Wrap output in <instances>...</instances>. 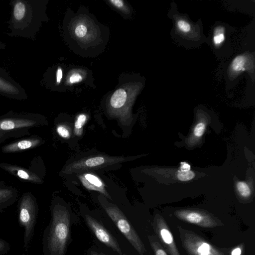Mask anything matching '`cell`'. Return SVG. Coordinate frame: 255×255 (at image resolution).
Returning a JSON list of instances; mask_svg holds the SVG:
<instances>
[{"instance_id": "cell-1", "label": "cell", "mask_w": 255, "mask_h": 255, "mask_svg": "<svg viewBox=\"0 0 255 255\" xmlns=\"http://www.w3.org/2000/svg\"><path fill=\"white\" fill-rule=\"evenodd\" d=\"M50 211V221L43 233V255H66L77 219L67 205L57 201L52 203Z\"/></svg>"}, {"instance_id": "cell-2", "label": "cell", "mask_w": 255, "mask_h": 255, "mask_svg": "<svg viewBox=\"0 0 255 255\" xmlns=\"http://www.w3.org/2000/svg\"><path fill=\"white\" fill-rule=\"evenodd\" d=\"M10 16L7 23L10 37L34 40L44 20V4L40 0H11Z\"/></svg>"}, {"instance_id": "cell-3", "label": "cell", "mask_w": 255, "mask_h": 255, "mask_svg": "<svg viewBox=\"0 0 255 255\" xmlns=\"http://www.w3.org/2000/svg\"><path fill=\"white\" fill-rule=\"evenodd\" d=\"M47 124L45 118L34 113H18L10 110L0 116V132L10 138L30 135V129Z\"/></svg>"}, {"instance_id": "cell-4", "label": "cell", "mask_w": 255, "mask_h": 255, "mask_svg": "<svg viewBox=\"0 0 255 255\" xmlns=\"http://www.w3.org/2000/svg\"><path fill=\"white\" fill-rule=\"evenodd\" d=\"M18 222L24 229L23 248L27 251L33 238L39 208L37 200L30 192L22 194L18 204Z\"/></svg>"}, {"instance_id": "cell-5", "label": "cell", "mask_w": 255, "mask_h": 255, "mask_svg": "<svg viewBox=\"0 0 255 255\" xmlns=\"http://www.w3.org/2000/svg\"><path fill=\"white\" fill-rule=\"evenodd\" d=\"M100 203L122 234L140 255L145 253L144 246L135 230L124 213L115 204L100 200Z\"/></svg>"}, {"instance_id": "cell-6", "label": "cell", "mask_w": 255, "mask_h": 255, "mask_svg": "<svg viewBox=\"0 0 255 255\" xmlns=\"http://www.w3.org/2000/svg\"><path fill=\"white\" fill-rule=\"evenodd\" d=\"M85 224L96 239L110 249L116 255H127L117 239L103 221L90 211L81 214Z\"/></svg>"}, {"instance_id": "cell-7", "label": "cell", "mask_w": 255, "mask_h": 255, "mask_svg": "<svg viewBox=\"0 0 255 255\" xmlns=\"http://www.w3.org/2000/svg\"><path fill=\"white\" fill-rule=\"evenodd\" d=\"M171 18L173 19L174 33L180 40H184L187 44H199L206 40L202 34L199 24H195L186 16L172 11Z\"/></svg>"}, {"instance_id": "cell-8", "label": "cell", "mask_w": 255, "mask_h": 255, "mask_svg": "<svg viewBox=\"0 0 255 255\" xmlns=\"http://www.w3.org/2000/svg\"><path fill=\"white\" fill-rule=\"evenodd\" d=\"M124 157H113L106 155H93L74 161L63 169L61 174H71L87 170H94L126 160Z\"/></svg>"}, {"instance_id": "cell-9", "label": "cell", "mask_w": 255, "mask_h": 255, "mask_svg": "<svg viewBox=\"0 0 255 255\" xmlns=\"http://www.w3.org/2000/svg\"><path fill=\"white\" fill-rule=\"evenodd\" d=\"M255 55L254 53L245 52L235 56L227 68V78L229 80H236L244 72L248 73L254 81Z\"/></svg>"}, {"instance_id": "cell-10", "label": "cell", "mask_w": 255, "mask_h": 255, "mask_svg": "<svg viewBox=\"0 0 255 255\" xmlns=\"http://www.w3.org/2000/svg\"><path fill=\"white\" fill-rule=\"evenodd\" d=\"M0 95L17 100H25L28 95L24 88L12 79L5 69L0 68Z\"/></svg>"}, {"instance_id": "cell-11", "label": "cell", "mask_w": 255, "mask_h": 255, "mask_svg": "<svg viewBox=\"0 0 255 255\" xmlns=\"http://www.w3.org/2000/svg\"><path fill=\"white\" fill-rule=\"evenodd\" d=\"M0 168L21 181L38 184L43 183L42 178L30 169L5 162H0Z\"/></svg>"}, {"instance_id": "cell-12", "label": "cell", "mask_w": 255, "mask_h": 255, "mask_svg": "<svg viewBox=\"0 0 255 255\" xmlns=\"http://www.w3.org/2000/svg\"><path fill=\"white\" fill-rule=\"evenodd\" d=\"M44 142L43 139L37 135H32L6 144L1 147L4 153H13L36 148Z\"/></svg>"}, {"instance_id": "cell-13", "label": "cell", "mask_w": 255, "mask_h": 255, "mask_svg": "<svg viewBox=\"0 0 255 255\" xmlns=\"http://www.w3.org/2000/svg\"><path fill=\"white\" fill-rule=\"evenodd\" d=\"M212 48L215 52L219 50L227 44L228 29L227 25L223 23L217 24L213 27L209 40Z\"/></svg>"}, {"instance_id": "cell-14", "label": "cell", "mask_w": 255, "mask_h": 255, "mask_svg": "<svg viewBox=\"0 0 255 255\" xmlns=\"http://www.w3.org/2000/svg\"><path fill=\"white\" fill-rule=\"evenodd\" d=\"M19 196L18 190L12 186L0 187V213L13 205Z\"/></svg>"}, {"instance_id": "cell-15", "label": "cell", "mask_w": 255, "mask_h": 255, "mask_svg": "<svg viewBox=\"0 0 255 255\" xmlns=\"http://www.w3.org/2000/svg\"><path fill=\"white\" fill-rule=\"evenodd\" d=\"M81 182L87 188L99 191L108 198L111 199L105 189V185L97 176L91 173H86L80 176Z\"/></svg>"}, {"instance_id": "cell-16", "label": "cell", "mask_w": 255, "mask_h": 255, "mask_svg": "<svg viewBox=\"0 0 255 255\" xmlns=\"http://www.w3.org/2000/svg\"><path fill=\"white\" fill-rule=\"evenodd\" d=\"M176 216L188 222L204 227L212 226L211 220H207V217L202 214L194 211H180L176 213Z\"/></svg>"}, {"instance_id": "cell-17", "label": "cell", "mask_w": 255, "mask_h": 255, "mask_svg": "<svg viewBox=\"0 0 255 255\" xmlns=\"http://www.w3.org/2000/svg\"><path fill=\"white\" fill-rule=\"evenodd\" d=\"M127 98L126 91L123 89H119L114 92L111 98V106L114 109H120L125 105Z\"/></svg>"}, {"instance_id": "cell-18", "label": "cell", "mask_w": 255, "mask_h": 255, "mask_svg": "<svg viewBox=\"0 0 255 255\" xmlns=\"http://www.w3.org/2000/svg\"><path fill=\"white\" fill-rule=\"evenodd\" d=\"M211 246L206 243H202L196 250V254L198 255H219L215 254Z\"/></svg>"}, {"instance_id": "cell-19", "label": "cell", "mask_w": 255, "mask_h": 255, "mask_svg": "<svg viewBox=\"0 0 255 255\" xmlns=\"http://www.w3.org/2000/svg\"><path fill=\"white\" fill-rule=\"evenodd\" d=\"M86 120L87 117L85 114H80L78 116L75 123L74 132L76 135L80 136L82 134L83 127Z\"/></svg>"}, {"instance_id": "cell-20", "label": "cell", "mask_w": 255, "mask_h": 255, "mask_svg": "<svg viewBox=\"0 0 255 255\" xmlns=\"http://www.w3.org/2000/svg\"><path fill=\"white\" fill-rule=\"evenodd\" d=\"M237 189L240 194L244 197H248L251 193L249 185L245 182L239 181L236 185Z\"/></svg>"}, {"instance_id": "cell-21", "label": "cell", "mask_w": 255, "mask_h": 255, "mask_svg": "<svg viewBox=\"0 0 255 255\" xmlns=\"http://www.w3.org/2000/svg\"><path fill=\"white\" fill-rule=\"evenodd\" d=\"M195 173L191 170H179L177 176L178 179L181 181H188L192 180L195 177Z\"/></svg>"}, {"instance_id": "cell-22", "label": "cell", "mask_w": 255, "mask_h": 255, "mask_svg": "<svg viewBox=\"0 0 255 255\" xmlns=\"http://www.w3.org/2000/svg\"><path fill=\"white\" fill-rule=\"evenodd\" d=\"M160 235L163 242L167 245L173 244V239L170 232L166 228L160 229Z\"/></svg>"}, {"instance_id": "cell-23", "label": "cell", "mask_w": 255, "mask_h": 255, "mask_svg": "<svg viewBox=\"0 0 255 255\" xmlns=\"http://www.w3.org/2000/svg\"><path fill=\"white\" fill-rule=\"evenodd\" d=\"M149 241L151 246L152 247L155 255H167L166 253L162 249L157 242L155 241L153 237H149Z\"/></svg>"}, {"instance_id": "cell-24", "label": "cell", "mask_w": 255, "mask_h": 255, "mask_svg": "<svg viewBox=\"0 0 255 255\" xmlns=\"http://www.w3.org/2000/svg\"><path fill=\"white\" fill-rule=\"evenodd\" d=\"M86 255H110L96 246H92L89 248Z\"/></svg>"}, {"instance_id": "cell-25", "label": "cell", "mask_w": 255, "mask_h": 255, "mask_svg": "<svg viewBox=\"0 0 255 255\" xmlns=\"http://www.w3.org/2000/svg\"><path fill=\"white\" fill-rule=\"evenodd\" d=\"M57 133L63 138H68L70 132L68 129L63 125H59L56 128Z\"/></svg>"}, {"instance_id": "cell-26", "label": "cell", "mask_w": 255, "mask_h": 255, "mask_svg": "<svg viewBox=\"0 0 255 255\" xmlns=\"http://www.w3.org/2000/svg\"><path fill=\"white\" fill-rule=\"evenodd\" d=\"M205 125L203 122L199 123L195 127L194 129V134L197 137L201 136L205 129Z\"/></svg>"}, {"instance_id": "cell-27", "label": "cell", "mask_w": 255, "mask_h": 255, "mask_svg": "<svg viewBox=\"0 0 255 255\" xmlns=\"http://www.w3.org/2000/svg\"><path fill=\"white\" fill-rule=\"evenodd\" d=\"M86 27L82 24L77 26L75 30V33L76 35L79 38L84 37L86 35Z\"/></svg>"}, {"instance_id": "cell-28", "label": "cell", "mask_w": 255, "mask_h": 255, "mask_svg": "<svg viewBox=\"0 0 255 255\" xmlns=\"http://www.w3.org/2000/svg\"><path fill=\"white\" fill-rule=\"evenodd\" d=\"M10 250L9 244L5 241L0 239V255L6 254Z\"/></svg>"}, {"instance_id": "cell-29", "label": "cell", "mask_w": 255, "mask_h": 255, "mask_svg": "<svg viewBox=\"0 0 255 255\" xmlns=\"http://www.w3.org/2000/svg\"><path fill=\"white\" fill-rule=\"evenodd\" d=\"M69 82L71 84L75 83L81 81L82 80V77L78 73L73 74L69 78Z\"/></svg>"}, {"instance_id": "cell-30", "label": "cell", "mask_w": 255, "mask_h": 255, "mask_svg": "<svg viewBox=\"0 0 255 255\" xmlns=\"http://www.w3.org/2000/svg\"><path fill=\"white\" fill-rule=\"evenodd\" d=\"M63 77V72L61 67H58L57 69L56 72V84H59L60 83L61 79Z\"/></svg>"}, {"instance_id": "cell-31", "label": "cell", "mask_w": 255, "mask_h": 255, "mask_svg": "<svg viewBox=\"0 0 255 255\" xmlns=\"http://www.w3.org/2000/svg\"><path fill=\"white\" fill-rule=\"evenodd\" d=\"M113 5L119 8H123L124 7V3L122 0H110Z\"/></svg>"}, {"instance_id": "cell-32", "label": "cell", "mask_w": 255, "mask_h": 255, "mask_svg": "<svg viewBox=\"0 0 255 255\" xmlns=\"http://www.w3.org/2000/svg\"><path fill=\"white\" fill-rule=\"evenodd\" d=\"M190 165L186 162H182L181 163L180 170H190Z\"/></svg>"}, {"instance_id": "cell-33", "label": "cell", "mask_w": 255, "mask_h": 255, "mask_svg": "<svg viewBox=\"0 0 255 255\" xmlns=\"http://www.w3.org/2000/svg\"><path fill=\"white\" fill-rule=\"evenodd\" d=\"M10 138V137L7 134L0 132V144Z\"/></svg>"}, {"instance_id": "cell-34", "label": "cell", "mask_w": 255, "mask_h": 255, "mask_svg": "<svg viewBox=\"0 0 255 255\" xmlns=\"http://www.w3.org/2000/svg\"><path fill=\"white\" fill-rule=\"evenodd\" d=\"M241 250L238 248L234 250L232 252V255H241Z\"/></svg>"}, {"instance_id": "cell-35", "label": "cell", "mask_w": 255, "mask_h": 255, "mask_svg": "<svg viewBox=\"0 0 255 255\" xmlns=\"http://www.w3.org/2000/svg\"><path fill=\"white\" fill-rule=\"evenodd\" d=\"M6 47V44L5 43L0 41V50L4 49Z\"/></svg>"}, {"instance_id": "cell-36", "label": "cell", "mask_w": 255, "mask_h": 255, "mask_svg": "<svg viewBox=\"0 0 255 255\" xmlns=\"http://www.w3.org/2000/svg\"><path fill=\"white\" fill-rule=\"evenodd\" d=\"M5 186H6V185L5 182L2 180H0V187H4Z\"/></svg>"}]
</instances>
